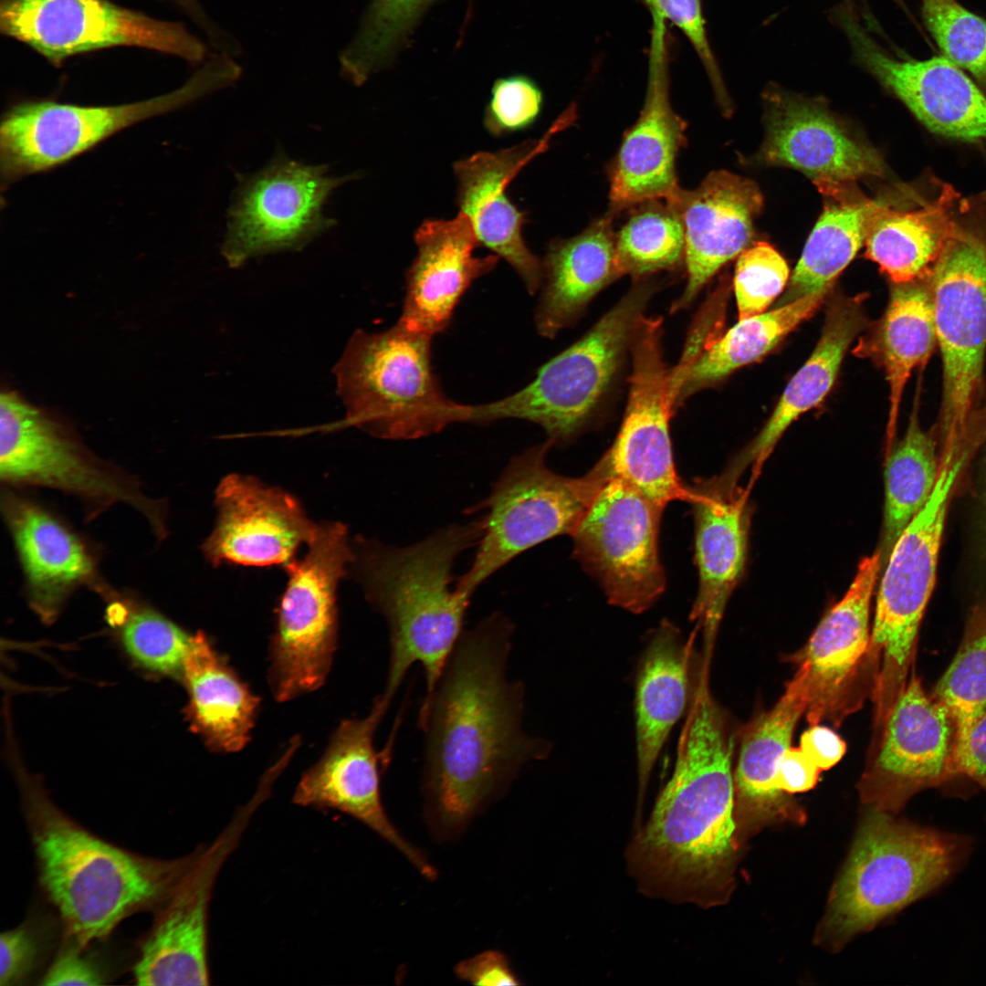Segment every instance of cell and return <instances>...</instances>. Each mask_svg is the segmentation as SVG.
<instances>
[{"mask_svg": "<svg viewBox=\"0 0 986 986\" xmlns=\"http://www.w3.org/2000/svg\"><path fill=\"white\" fill-rule=\"evenodd\" d=\"M514 625L494 613L464 631L429 700L421 705L423 783L432 818L445 831L463 826L530 760L551 744L522 729L525 688L508 677Z\"/></svg>", "mask_w": 986, "mask_h": 986, "instance_id": "6da1fadb", "label": "cell"}, {"mask_svg": "<svg viewBox=\"0 0 986 986\" xmlns=\"http://www.w3.org/2000/svg\"><path fill=\"white\" fill-rule=\"evenodd\" d=\"M735 729L714 698L709 674L697 676L674 771L625 856L645 895L701 907L723 904L734 885Z\"/></svg>", "mask_w": 986, "mask_h": 986, "instance_id": "7a4b0ae2", "label": "cell"}, {"mask_svg": "<svg viewBox=\"0 0 986 986\" xmlns=\"http://www.w3.org/2000/svg\"><path fill=\"white\" fill-rule=\"evenodd\" d=\"M14 766L39 884L70 943L84 949L165 900L193 853L166 860L112 844L64 813L35 775Z\"/></svg>", "mask_w": 986, "mask_h": 986, "instance_id": "3957f363", "label": "cell"}, {"mask_svg": "<svg viewBox=\"0 0 986 986\" xmlns=\"http://www.w3.org/2000/svg\"><path fill=\"white\" fill-rule=\"evenodd\" d=\"M483 519L442 528L423 540L393 547L362 540L356 569L371 603L390 632V659L383 698L391 702L409 668L425 679L422 705L431 698L460 638L471 594L451 587L456 559L477 545Z\"/></svg>", "mask_w": 986, "mask_h": 986, "instance_id": "277c9868", "label": "cell"}, {"mask_svg": "<svg viewBox=\"0 0 986 986\" xmlns=\"http://www.w3.org/2000/svg\"><path fill=\"white\" fill-rule=\"evenodd\" d=\"M869 808L817 934L840 948L939 888L969 857L972 840Z\"/></svg>", "mask_w": 986, "mask_h": 986, "instance_id": "5b68a950", "label": "cell"}, {"mask_svg": "<svg viewBox=\"0 0 986 986\" xmlns=\"http://www.w3.org/2000/svg\"><path fill=\"white\" fill-rule=\"evenodd\" d=\"M432 338L400 323L357 330L333 368L346 409L343 426L383 439L411 440L467 423L468 404L448 399L432 366Z\"/></svg>", "mask_w": 986, "mask_h": 986, "instance_id": "8992f818", "label": "cell"}, {"mask_svg": "<svg viewBox=\"0 0 986 986\" xmlns=\"http://www.w3.org/2000/svg\"><path fill=\"white\" fill-rule=\"evenodd\" d=\"M976 442L941 451L938 481L894 544L879 583L867 666L875 713L884 716L906 686L921 621L934 589L948 509Z\"/></svg>", "mask_w": 986, "mask_h": 986, "instance_id": "52a82bcc", "label": "cell"}, {"mask_svg": "<svg viewBox=\"0 0 986 986\" xmlns=\"http://www.w3.org/2000/svg\"><path fill=\"white\" fill-rule=\"evenodd\" d=\"M659 283L635 279L626 294L579 341L551 359L534 380L503 399L469 405L467 423L514 418L540 425L553 443L589 424L613 390Z\"/></svg>", "mask_w": 986, "mask_h": 986, "instance_id": "ba28073f", "label": "cell"}, {"mask_svg": "<svg viewBox=\"0 0 986 986\" xmlns=\"http://www.w3.org/2000/svg\"><path fill=\"white\" fill-rule=\"evenodd\" d=\"M0 477L5 487L36 486L71 495L93 519L112 506L138 512L161 542L168 509L134 476L89 452L60 424L14 393L0 396Z\"/></svg>", "mask_w": 986, "mask_h": 986, "instance_id": "9c48e42d", "label": "cell"}, {"mask_svg": "<svg viewBox=\"0 0 986 986\" xmlns=\"http://www.w3.org/2000/svg\"><path fill=\"white\" fill-rule=\"evenodd\" d=\"M546 442L514 456L479 504L486 509L475 558L456 589L471 594L518 555L558 535L574 531L598 492L614 477L605 455L584 476L567 477L545 462Z\"/></svg>", "mask_w": 986, "mask_h": 986, "instance_id": "30bf717a", "label": "cell"}, {"mask_svg": "<svg viewBox=\"0 0 986 986\" xmlns=\"http://www.w3.org/2000/svg\"><path fill=\"white\" fill-rule=\"evenodd\" d=\"M241 74L233 58L218 53L183 87L146 100L110 106L18 103L1 121L2 184L59 166L123 129L233 85Z\"/></svg>", "mask_w": 986, "mask_h": 986, "instance_id": "8fae6325", "label": "cell"}, {"mask_svg": "<svg viewBox=\"0 0 986 986\" xmlns=\"http://www.w3.org/2000/svg\"><path fill=\"white\" fill-rule=\"evenodd\" d=\"M942 362L935 428L939 446L961 439L980 419L986 355V236L964 223L928 277Z\"/></svg>", "mask_w": 986, "mask_h": 986, "instance_id": "7c38bea8", "label": "cell"}, {"mask_svg": "<svg viewBox=\"0 0 986 986\" xmlns=\"http://www.w3.org/2000/svg\"><path fill=\"white\" fill-rule=\"evenodd\" d=\"M299 561L285 567L286 589L270 643L268 680L278 701L319 688L329 674L337 642L336 590L355 553L346 527L319 525Z\"/></svg>", "mask_w": 986, "mask_h": 986, "instance_id": "4fadbf2b", "label": "cell"}, {"mask_svg": "<svg viewBox=\"0 0 986 986\" xmlns=\"http://www.w3.org/2000/svg\"><path fill=\"white\" fill-rule=\"evenodd\" d=\"M354 177L330 176L327 166L307 165L283 152L259 172L239 176L222 246L228 266L304 248L336 224L323 206L334 189Z\"/></svg>", "mask_w": 986, "mask_h": 986, "instance_id": "5bb4252c", "label": "cell"}, {"mask_svg": "<svg viewBox=\"0 0 986 986\" xmlns=\"http://www.w3.org/2000/svg\"><path fill=\"white\" fill-rule=\"evenodd\" d=\"M663 510L614 476L572 533L575 557L608 602L634 614L649 609L666 588L658 554Z\"/></svg>", "mask_w": 986, "mask_h": 986, "instance_id": "9a60e30c", "label": "cell"}, {"mask_svg": "<svg viewBox=\"0 0 986 986\" xmlns=\"http://www.w3.org/2000/svg\"><path fill=\"white\" fill-rule=\"evenodd\" d=\"M4 34L53 62L117 46L138 47L200 63L205 45L180 24L126 9L107 0H2Z\"/></svg>", "mask_w": 986, "mask_h": 986, "instance_id": "2e32d148", "label": "cell"}, {"mask_svg": "<svg viewBox=\"0 0 986 986\" xmlns=\"http://www.w3.org/2000/svg\"><path fill=\"white\" fill-rule=\"evenodd\" d=\"M662 335L661 318L641 319L630 349L632 371L624 415L604 455L614 477L665 509L674 500L688 502L690 492L674 464L669 421L675 397Z\"/></svg>", "mask_w": 986, "mask_h": 986, "instance_id": "e0dca14e", "label": "cell"}, {"mask_svg": "<svg viewBox=\"0 0 986 986\" xmlns=\"http://www.w3.org/2000/svg\"><path fill=\"white\" fill-rule=\"evenodd\" d=\"M876 734L858 786L869 808L897 814L919 792L957 777L953 719L939 701L927 695L915 673Z\"/></svg>", "mask_w": 986, "mask_h": 986, "instance_id": "ac0fdd59", "label": "cell"}, {"mask_svg": "<svg viewBox=\"0 0 986 986\" xmlns=\"http://www.w3.org/2000/svg\"><path fill=\"white\" fill-rule=\"evenodd\" d=\"M832 21L847 38L855 63L897 98L930 131L950 139L986 140V91L943 56L895 57L864 27L851 5L841 4Z\"/></svg>", "mask_w": 986, "mask_h": 986, "instance_id": "d6986e66", "label": "cell"}, {"mask_svg": "<svg viewBox=\"0 0 986 986\" xmlns=\"http://www.w3.org/2000/svg\"><path fill=\"white\" fill-rule=\"evenodd\" d=\"M256 809L246 804L209 844L199 846L142 941L133 967L138 985H207V922L217 876Z\"/></svg>", "mask_w": 986, "mask_h": 986, "instance_id": "ffe728a7", "label": "cell"}, {"mask_svg": "<svg viewBox=\"0 0 986 986\" xmlns=\"http://www.w3.org/2000/svg\"><path fill=\"white\" fill-rule=\"evenodd\" d=\"M382 696L369 715L344 720L333 733L321 758L301 776L293 803L333 809L360 821L401 852L429 880L435 867L394 828L381 799L380 761L374 747L378 723L389 707Z\"/></svg>", "mask_w": 986, "mask_h": 986, "instance_id": "44dd1931", "label": "cell"}, {"mask_svg": "<svg viewBox=\"0 0 986 986\" xmlns=\"http://www.w3.org/2000/svg\"><path fill=\"white\" fill-rule=\"evenodd\" d=\"M882 567L878 550L859 563L844 596L821 620L798 664L807 670L810 725L830 720L835 724L859 707V682L868 670L871 628L870 604Z\"/></svg>", "mask_w": 986, "mask_h": 986, "instance_id": "7402d4cb", "label": "cell"}, {"mask_svg": "<svg viewBox=\"0 0 986 986\" xmlns=\"http://www.w3.org/2000/svg\"><path fill=\"white\" fill-rule=\"evenodd\" d=\"M766 133L760 160L801 171L813 184L884 177L880 153L834 118L825 101L776 85L763 93Z\"/></svg>", "mask_w": 986, "mask_h": 986, "instance_id": "603a6c76", "label": "cell"}, {"mask_svg": "<svg viewBox=\"0 0 986 986\" xmlns=\"http://www.w3.org/2000/svg\"><path fill=\"white\" fill-rule=\"evenodd\" d=\"M575 117L572 105L541 139L494 152H477L454 163L459 213L470 222L479 245L505 259L530 294L542 286V263L525 244L526 214L509 200L507 188L520 169L549 146L552 135Z\"/></svg>", "mask_w": 986, "mask_h": 986, "instance_id": "cb8c5ba5", "label": "cell"}, {"mask_svg": "<svg viewBox=\"0 0 986 986\" xmlns=\"http://www.w3.org/2000/svg\"><path fill=\"white\" fill-rule=\"evenodd\" d=\"M740 475L732 465L719 476L688 487L695 519L698 595L690 619L702 634V657L711 662L727 602L743 572L750 510Z\"/></svg>", "mask_w": 986, "mask_h": 986, "instance_id": "d4e9b609", "label": "cell"}, {"mask_svg": "<svg viewBox=\"0 0 986 986\" xmlns=\"http://www.w3.org/2000/svg\"><path fill=\"white\" fill-rule=\"evenodd\" d=\"M215 505L217 521L203 545L215 565L286 566L319 526L291 495L246 476L224 477L215 490Z\"/></svg>", "mask_w": 986, "mask_h": 986, "instance_id": "484cf974", "label": "cell"}, {"mask_svg": "<svg viewBox=\"0 0 986 986\" xmlns=\"http://www.w3.org/2000/svg\"><path fill=\"white\" fill-rule=\"evenodd\" d=\"M646 98L623 138L609 173L613 216L651 200L669 201L680 190L677 155L686 143V122L672 109L664 54V26H654Z\"/></svg>", "mask_w": 986, "mask_h": 986, "instance_id": "4316f807", "label": "cell"}, {"mask_svg": "<svg viewBox=\"0 0 986 986\" xmlns=\"http://www.w3.org/2000/svg\"><path fill=\"white\" fill-rule=\"evenodd\" d=\"M685 229L687 280L672 311L687 308L712 277L750 245L763 206L759 186L725 170L710 173L693 190L680 188L666 201Z\"/></svg>", "mask_w": 986, "mask_h": 986, "instance_id": "83f0119b", "label": "cell"}, {"mask_svg": "<svg viewBox=\"0 0 986 986\" xmlns=\"http://www.w3.org/2000/svg\"><path fill=\"white\" fill-rule=\"evenodd\" d=\"M1 509L29 605L44 623L54 622L79 588L103 583L86 542L51 512L10 487L2 489Z\"/></svg>", "mask_w": 986, "mask_h": 986, "instance_id": "f1b7e54d", "label": "cell"}, {"mask_svg": "<svg viewBox=\"0 0 986 986\" xmlns=\"http://www.w3.org/2000/svg\"><path fill=\"white\" fill-rule=\"evenodd\" d=\"M417 254L406 273V289L398 320L404 328L433 338L451 322L470 285L492 271L499 257H478L479 246L461 213L450 220H425L416 229Z\"/></svg>", "mask_w": 986, "mask_h": 986, "instance_id": "f546056e", "label": "cell"}, {"mask_svg": "<svg viewBox=\"0 0 986 986\" xmlns=\"http://www.w3.org/2000/svg\"><path fill=\"white\" fill-rule=\"evenodd\" d=\"M809 703L806 667L799 664L772 708L748 724L741 734L734 770V817L741 835L768 823L802 822L801 809L776 784L779 763Z\"/></svg>", "mask_w": 986, "mask_h": 986, "instance_id": "4dcf8cb0", "label": "cell"}, {"mask_svg": "<svg viewBox=\"0 0 986 986\" xmlns=\"http://www.w3.org/2000/svg\"><path fill=\"white\" fill-rule=\"evenodd\" d=\"M698 628L684 640L680 630L664 620L650 635L635 679V745L639 826L647 784L670 731L684 714L694 689L692 678L699 657L695 656ZM697 672V670H696Z\"/></svg>", "mask_w": 986, "mask_h": 986, "instance_id": "1f68e13d", "label": "cell"}, {"mask_svg": "<svg viewBox=\"0 0 986 986\" xmlns=\"http://www.w3.org/2000/svg\"><path fill=\"white\" fill-rule=\"evenodd\" d=\"M968 204L949 184L913 206L874 200L865 224V256L892 284L925 279L963 225Z\"/></svg>", "mask_w": 986, "mask_h": 986, "instance_id": "d6a6232c", "label": "cell"}, {"mask_svg": "<svg viewBox=\"0 0 986 986\" xmlns=\"http://www.w3.org/2000/svg\"><path fill=\"white\" fill-rule=\"evenodd\" d=\"M614 217L607 214L581 234L550 244L535 311V325L542 337H556L579 319L596 294L620 278Z\"/></svg>", "mask_w": 986, "mask_h": 986, "instance_id": "836d02e7", "label": "cell"}, {"mask_svg": "<svg viewBox=\"0 0 986 986\" xmlns=\"http://www.w3.org/2000/svg\"><path fill=\"white\" fill-rule=\"evenodd\" d=\"M182 677L191 727L214 750H241L250 740L259 699L202 632L191 635Z\"/></svg>", "mask_w": 986, "mask_h": 986, "instance_id": "e575fe53", "label": "cell"}, {"mask_svg": "<svg viewBox=\"0 0 986 986\" xmlns=\"http://www.w3.org/2000/svg\"><path fill=\"white\" fill-rule=\"evenodd\" d=\"M865 324L860 299L838 297L831 301L813 352L787 384L760 434L732 462L736 467L742 471L750 465L760 467L787 427L826 397L845 351Z\"/></svg>", "mask_w": 986, "mask_h": 986, "instance_id": "d590c367", "label": "cell"}, {"mask_svg": "<svg viewBox=\"0 0 986 986\" xmlns=\"http://www.w3.org/2000/svg\"><path fill=\"white\" fill-rule=\"evenodd\" d=\"M936 348L932 298L927 279L892 284L883 317L857 349L885 371L889 388V444L910 374L916 368L924 369Z\"/></svg>", "mask_w": 986, "mask_h": 986, "instance_id": "8d00e7d4", "label": "cell"}, {"mask_svg": "<svg viewBox=\"0 0 986 986\" xmlns=\"http://www.w3.org/2000/svg\"><path fill=\"white\" fill-rule=\"evenodd\" d=\"M814 184L823 196V209L777 307L833 286L865 244L866 219L874 200L865 196L855 182Z\"/></svg>", "mask_w": 986, "mask_h": 986, "instance_id": "74e56055", "label": "cell"}, {"mask_svg": "<svg viewBox=\"0 0 986 986\" xmlns=\"http://www.w3.org/2000/svg\"><path fill=\"white\" fill-rule=\"evenodd\" d=\"M833 286L769 312L739 320L723 336L712 340L675 379L676 408L698 391L715 385L737 369L771 351L823 304Z\"/></svg>", "mask_w": 986, "mask_h": 986, "instance_id": "f35d334b", "label": "cell"}, {"mask_svg": "<svg viewBox=\"0 0 986 986\" xmlns=\"http://www.w3.org/2000/svg\"><path fill=\"white\" fill-rule=\"evenodd\" d=\"M921 375L907 431L886 462L884 526L879 550L882 566L905 528L928 502L939 476L941 456L938 437L934 430L925 431L919 421Z\"/></svg>", "mask_w": 986, "mask_h": 986, "instance_id": "ab89813d", "label": "cell"}, {"mask_svg": "<svg viewBox=\"0 0 986 986\" xmlns=\"http://www.w3.org/2000/svg\"><path fill=\"white\" fill-rule=\"evenodd\" d=\"M436 0H371L355 34L341 51L342 77L355 86L390 66Z\"/></svg>", "mask_w": 986, "mask_h": 986, "instance_id": "60d3db41", "label": "cell"}, {"mask_svg": "<svg viewBox=\"0 0 986 986\" xmlns=\"http://www.w3.org/2000/svg\"><path fill=\"white\" fill-rule=\"evenodd\" d=\"M664 202L651 200L631 208V215L615 235V264L620 277L648 278L685 262L683 223Z\"/></svg>", "mask_w": 986, "mask_h": 986, "instance_id": "b9f144b4", "label": "cell"}, {"mask_svg": "<svg viewBox=\"0 0 986 986\" xmlns=\"http://www.w3.org/2000/svg\"><path fill=\"white\" fill-rule=\"evenodd\" d=\"M107 596V620L119 629L129 656L147 670L182 676L192 635L151 607L117 597L112 591Z\"/></svg>", "mask_w": 986, "mask_h": 986, "instance_id": "7bdbcfd3", "label": "cell"}, {"mask_svg": "<svg viewBox=\"0 0 986 986\" xmlns=\"http://www.w3.org/2000/svg\"><path fill=\"white\" fill-rule=\"evenodd\" d=\"M931 696L952 718L956 740L985 711L986 603L970 614L960 645Z\"/></svg>", "mask_w": 986, "mask_h": 986, "instance_id": "ee69618b", "label": "cell"}, {"mask_svg": "<svg viewBox=\"0 0 986 986\" xmlns=\"http://www.w3.org/2000/svg\"><path fill=\"white\" fill-rule=\"evenodd\" d=\"M920 10L942 56L986 91V19L957 0H920Z\"/></svg>", "mask_w": 986, "mask_h": 986, "instance_id": "f6af8a7d", "label": "cell"}, {"mask_svg": "<svg viewBox=\"0 0 986 986\" xmlns=\"http://www.w3.org/2000/svg\"><path fill=\"white\" fill-rule=\"evenodd\" d=\"M789 273L785 259L769 243L747 247L739 256L733 279L739 320L763 313L783 290Z\"/></svg>", "mask_w": 986, "mask_h": 986, "instance_id": "bcb514c9", "label": "cell"}, {"mask_svg": "<svg viewBox=\"0 0 986 986\" xmlns=\"http://www.w3.org/2000/svg\"><path fill=\"white\" fill-rule=\"evenodd\" d=\"M541 89L524 74L497 79L490 90L483 123L488 133L502 136L531 126L540 113Z\"/></svg>", "mask_w": 986, "mask_h": 986, "instance_id": "7dc6e473", "label": "cell"}, {"mask_svg": "<svg viewBox=\"0 0 986 986\" xmlns=\"http://www.w3.org/2000/svg\"><path fill=\"white\" fill-rule=\"evenodd\" d=\"M653 16L668 20L687 37L700 58L718 101L725 111H730L729 95L706 32L701 0H642Z\"/></svg>", "mask_w": 986, "mask_h": 986, "instance_id": "c3c4849f", "label": "cell"}, {"mask_svg": "<svg viewBox=\"0 0 986 986\" xmlns=\"http://www.w3.org/2000/svg\"><path fill=\"white\" fill-rule=\"evenodd\" d=\"M39 950L37 935L29 926L21 925L2 932L0 985H15L29 975L36 965Z\"/></svg>", "mask_w": 986, "mask_h": 986, "instance_id": "681fc988", "label": "cell"}, {"mask_svg": "<svg viewBox=\"0 0 986 986\" xmlns=\"http://www.w3.org/2000/svg\"><path fill=\"white\" fill-rule=\"evenodd\" d=\"M104 977L95 964L72 944L54 959L41 979L42 985H100Z\"/></svg>", "mask_w": 986, "mask_h": 986, "instance_id": "f907efd6", "label": "cell"}, {"mask_svg": "<svg viewBox=\"0 0 986 986\" xmlns=\"http://www.w3.org/2000/svg\"><path fill=\"white\" fill-rule=\"evenodd\" d=\"M954 767L957 777L970 778L986 792V709L956 740Z\"/></svg>", "mask_w": 986, "mask_h": 986, "instance_id": "816d5d0a", "label": "cell"}, {"mask_svg": "<svg viewBox=\"0 0 986 986\" xmlns=\"http://www.w3.org/2000/svg\"><path fill=\"white\" fill-rule=\"evenodd\" d=\"M455 973L460 980L474 985L521 984L506 955L498 950H486L461 960L456 965Z\"/></svg>", "mask_w": 986, "mask_h": 986, "instance_id": "f5cc1de1", "label": "cell"}, {"mask_svg": "<svg viewBox=\"0 0 986 986\" xmlns=\"http://www.w3.org/2000/svg\"><path fill=\"white\" fill-rule=\"evenodd\" d=\"M821 771L800 746H791L779 763L776 784L788 794L806 792L816 785Z\"/></svg>", "mask_w": 986, "mask_h": 986, "instance_id": "db71d44e", "label": "cell"}, {"mask_svg": "<svg viewBox=\"0 0 986 986\" xmlns=\"http://www.w3.org/2000/svg\"><path fill=\"white\" fill-rule=\"evenodd\" d=\"M800 747L822 771L836 765L846 751L845 741L832 729L820 724L810 725L802 734Z\"/></svg>", "mask_w": 986, "mask_h": 986, "instance_id": "11a10c76", "label": "cell"}, {"mask_svg": "<svg viewBox=\"0 0 986 986\" xmlns=\"http://www.w3.org/2000/svg\"><path fill=\"white\" fill-rule=\"evenodd\" d=\"M181 5L190 13V15L197 20L200 25H205L209 21L208 16L203 10L197 0H178Z\"/></svg>", "mask_w": 986, "mask_h": 986, "instance_id": "9f6ffc18", "label": "cell"}, {"mask_svg": "<svg viewBox=\"0 0 986 986\" xmlns=\"http://www.w3.org/2000/svg\"><path fill=\"white\" fill-rule=\"evenodd\" d=\"M981 533L983 549L986 552V474L985 482L981 496Z\"/></svg>", "mask_w": 986, "mask_h": 986, "instance_id": "6f0895ef", "label": "cell"}, {"mask_svg": "<svg viewBox=\"0 0 986 986\" xmlns=\"http://www.w3.org/2000/svg\"><path fill=\"white\" fill-rule=\"evenodd\" d=\"M893 1H894L895 3H897V4L898 5H900V6L902 7V8H905V3H904V0H893Z\"/></svg>", "mask_w": 986, "mask_h": 986, "instance_id": "680465c9", "label": "cell"}]
</instances>
